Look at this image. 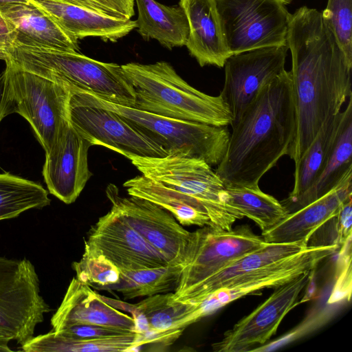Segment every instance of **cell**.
Instances as JSON below:
<instances>
[{"mask_svg":"<svg viewBox=\"0 0 352 352\" xmlns=\"http://www.w3.org/2000/svg\"><path fill=\"white\" fill-rule=\"evenodd\" d=\"M287 45L296 130L289 156L296 166L324 123L352 96L351 65L321 12L302 6L292 14Z\"/></svg>","mask_w":352,"mask_h":352,"instance_id":"cell-1","label":"cell"},{"mask_svg":"<svg viewBox=\"0 0 352 352\" xmlns=\"http://www.w3.org/2000/svg\"><path fill=\"white\" fill-rule=\"evenodd\" d=\"M225 155L215 170L226 187L256 186L283 155H289L296 118L290 71L263 86L231 123Z\"/></svg>","mask_w":352,"mask_h":352,"instance_id":"cell-2","label":"cell"},{"mask_svg":"<svg viewBox=\"0 0 352 352\" xmlns=\"http://www.w3.org/2000/svg\"><path fill=\"white\" fill-rule=\"evenodd\" d=\"M135 93L133 108L176 120L216 126L230 125L232 113L219 96L190 85L166 61L122 65Z\"/></svg>","mask_w":352,"mask_h":352,"instance_id":"cell-3","label":"cell"},{"mask_svg":"<svg viewBox=\"0 0 352 352\" xmlns=\"http://www.w3.org/2000/svg\"><path fill=\"white\" fill-rule=\"evenodd\" d=\"M6 63L104 100L133 107L135 93L122 65L94 60L76 52L13 43Z\"/></svg>","mask_w":352,"mask_h":352,"instance_id":"cell-4","label":"cell"},{"mask_svg":"<svg viewBox=\"0 0 352 352\" xmlns=\"http://www.w3.org/2000/svg\"><path fill=\"white\" fill-rule=\"evenodd\" d=\"M72 97L87 104L109 109L162 146L168 155L183 154L217 166L229 142L227 126L176 120L110 102L94 94L74 89Z\"/></svg>","mask_w":352,"mask_h":352,"instance_id":"cell-5","label":"cell"},{"mask_svg":"<svg viewBox=\"0 0 352 352\" xmlns=\"http://www.w3.org/2000/svg\"><path fill=\"white\" fill-rule=\"evenodd\" d=\"M129 160L143 175L192 197L204 208L212 225L229 230L244 216L227 202L223 181L204 160L183 154Z\"/></svg>","mask_w":352,"mask_h":352,"instance_id":"cell-6","label":"cell"},{"mask_svg":"<svg viewBox=\"0 0 352 352\" xmlns=\"http://www.w3.org/2000/svg\"><path fill=\"white\" fill-rule=\"evenodd\" d=\"M231 55L287 45L292 0H214Z\"/></svg>","mask_w":352,"mask_h":352,"instance_id":"cell-7","label":"cell"},{"mask_svg":"<svg viewBox=\"0 0 352 352\" xmlns=\"http://www.w3.org/2000/svg\"><path fill=\"white\" fill-rule=\"evenodd\" d=\"M14 113L31 125L45 153L69 124L73 91L67 86L6 62Z\"/></svg>","mask_w":352,"mask_h":352,"instance_id":"cell-8","label":"cell"},{"mask_svg":"<svg viewBox=\"0 0 352 352\" xmlns=\"http://www.w3.org/2000/svg\"><path fill=\"white\" fill-rule=\"evenodd\" d=\"M50 306L41 294L38 276L28 259L0 256V329L22 346L33 336Z\"/></svg>","mask_w":352,"mask_h":352,"instance_id":"cell-9","label":"cell"},{"mask_svg":"<svg viewBox=\"0 0 352 352\" xmlns=\"http://www.w3.org/2000/svg\"><path fill=\"white\" fill-rule=\"evenodd\" d=\"M267 243L248 225L229 230L206 226L192 232L187 257L177 287L171 292V300H177L230 262Z\"/></svg>","mask_w":352,"mask_h":352,"instance_id":"cell-10","label":"cell"},{"mask_svg":"<svg viewBox=\"0 0 352 352\" xmlns=\"http://www.w3.org/2000/svg\"><path fill=\"white\" fill-rule=\"evenodd\" d=\"M106 195L117 212L166 260L184 265L192 232L184 229L175 217L161 206L142 198L122 197L118 187L108 185Z\"/></svg>","mask_w":352,"mask_h":352,"instance_id":"cell-11","label":"cell"},{"mask_svg":"<svg viewBox=\"0 0 352 352\" xmlns=\"http://www.w3.org/2000/svg\"><path fill=\"white\" fill-rule=\"evenodd\" d=\"M314 271L306 272L275 288V291L250 314L223 333L212 344L216 352H245L266 344L281 321L296 305L302 289L308 285Z\"/></svg>","mask_w":352,"mask_h":352,"instance_id":"cell-12","label":"cell"},{"mask_svg":"<svg viewBox=\"0 0 352 352\" xmlns=\"http://www.w3.org/2000/svg\"><path fill=\"white\" fill-rule=\"evenodd\" d=\"M69 122L92 146L108 148L129 159L161 157L168 153L117 113L82 103L72 97Z\"/></svg>","mask_w":352,"mask_h":352,"instance_id":"cell-13","label":"cell"},{"mask_svg":"<svg viewBox=\"0 0 352 352\" xmlns=\"http://www.w3.org/2000/svg\"><path fill=\"white\" fill-rule=\"evenodd\" d=\"M287 45L232 54L224 64L225 78L219 94L236 120L260 89L285 70Z\"/></svg>","mask_w":352,"mask_h":352,"instance_id":"cell-14","label":"cell"},{"mask_svg":"<svg viewBox=\"0 0 352 352\" xmlns=\"http://www.w3.org/2000/svg\"><path fill=\"white\" fill-rule=\"evenodd\" d=\"M85 250L102 254L120 272L168 264L164 257L112 208L91 228L88 238L85 241Z\"/></svg>","mask_w":352,"mask_h":352,"instance_id":"cell-15","label":"cell"},{"mask_svg":"<svg viewBox=\"0 0 352 352\" xmlns=\"http://www.w3.org/2000/svg\"><path fill=\"white\" fill-rule=\"evenodd\" d=\"M91 146L69 123L45 153L43 175L47 189L66 204L76 200L92 175L87 160Z\"/></svg>","mask_w":352,"mask_h":352,"instance_id":"cell-16","label":"cell"},{"mask_svg":"<svg viewBox=\"0 0 352 352\" xmlns=\"http://www.w3.org/2000/svg\"><path fill=\"white\" fill-rule=\"evenodd\" d=\"M51 324L55 332L74 324H95L135 332L132 316L113 307L76 277L71 280L60 306L52 316Z\"/></svg>","mask_w":352,"mask_h":352,"instance_id":"cell-17","label":"cell"},{"mask_svg":"<svg viewBox=\"0 0 352 352\" xmlns=\"http://www.w3.org/2000/svg\"><path fill=\"white\" fill-rule=\"evenodd\" d=\"M48 15L72 37H98L116 42L136 29L135 21L111 16L93 9L56 0H27Z\"/></svg>","mask_w":352,"mask_h":352,"instance_id":"cell-18","label":"cell"},{"mask_svg":"<svg viewBox=\"0 0 352 352\" xmlns=\"http://www.w3.org/2000/svg\"><path fill=\"white\" fill-rule=\"evenodd\" d=\"M350 197H352V171L329 192L288 214L275 226L262 232L261 236L267 243L304 242L307 244L314 232L335 214L341 204Z\"/></svg>","mask_w":352,"mask_h":352,"instance_id":"cell-19","label":"cell"},{"mask_svg":"<svg viewBox=\"0 0 352 352\" xmlns=\"http://www.w3.org/2000/svg\"><path fill=\"white\" fill-rule=\"evenodd\" d=\"M189 26L186 46L201 67H223L230 54L214 0H180Z\"/></svg>","mask_w":352,"mask_h":352,"instance_id":"cell-20","label":"cell"},{"mask_svg":"<svg viewBox=\"0 0 352 352\" xmlns=\"http://www.w3.org/2000/svg\"><path fill=\"white\" fill-rule=\"evenodd\" d=\"M307 247V244L304 242L267 243L261 248L230 262L174 301L187 304L196 303L233 280L298 253Z\"/></svg>","mask_w":352,"mask_h":352,"instance_id":"cell-21","label":"cell"},{"mask_svg":"<svg viewBox=\"0 0 352 352\" xmlns=\"http://www.w3.org/2000/svg\"><path fill=\"white\" fill-rule=\"evenodd\" d=\"M0 12L14 32V43L79 52L78 40L31 3L10 5Z\"/></svg>","mask_w":352,"mask_h":352,"instance_id":"cell-22","label":"cell"},{"mask_svg":"<svg viewBox=\"0 0 352 352\" xmlns=\"http://www.w3.org/2000/svg\"><path fill=\"white\" fill-rule=\"evenodd\" d=\"M352 171V96L341 111L336 137L326 164L311 187L293 203L284 206L292 213L322 197Z\"/></svg>","mask_w":352,"mask_h":352,"instance_id":"cell-23","label":"cell"},{"mask_svg":"<svg viewBox=\"0 0 352 352\" xmlns=\"http://www.w3.org/2000/svg\"><path fill=\"white\" fill-rule=\"evenodd\" d=\"M134 1L138 9L136 29L144 40H156L169 50L186 45L189 26L180 5L168 6L155 0Z\"/></svg>","mask_w":352,"mask_h":352,"instance_id":"cell-24","label":"cell"},{"mask_svg":"<svg viewBox=\"0 0 352 352\" xmlns=\"http://www.w3.org/2000/svg\"><path fill=\"white\" fill-rule=\"evenodd\" d=\"M129 195L148 200L170 212L182 226H211L203 206L197 200L144 175L126 181Z\"/></svg>","mask_w":352,"mask_h":352,"instance_id":"cell-25","label":"cell"},{"mask_svg":"<svg viewBox=\"0 0 352 352\" xmlns=\"http://www.w3.org/2000/svg\"><path fill=\"white\" fill-rule=\"evenodd\" d=\"M138 333L131 332L98 338H76L55 333L53 330L32 337L21 346L25 352H109L129 351L138 348Z\"/></svg>","mask_w":352,"mask_h":352,"instance_id":"cell-26","label":"cell"},{"mask_svg":"<svg viewBox=\"0 0 352 352\" xmlns=\"http://www.w3.org/2000/svg\"><path fill=\"white\" fill-rule=\"evenodd\" d=\"M341 111L320 129L305 154L295 166L294 186L289 197L280 201L286 206L299 198L314 184L322 171L336 137Z\"/></svg>","mask_w":352,"mask_h":352,"instance_id":"cell-27","label":"cell"},{"mask_svg":"<svg viewBox=\"0 0 352 352\" xmlns=\"http://www.w3.org/2000/svg\"><path fill=\"white\" fill-rule=\"evenodd\" d=\"M182 266L167 264L130 272H120L118 283L101 290H116L125 299L150 296L173 292L178 283Z\"/></svg>","mask_w":352,"mask_h":352,"instance_id":"cell-28","label":"cell"},{"mask_svg":"<svg viewBox=\"0 0 352 352\" xmlns=\"http://www.w3.org/2000/svg\"><path fill=\"white\" fill-rule=\"evenodd\" d=\"M227 202L254 221L262 232L271 229L288 214L280 201L263 192L259 186L226 187Z\"/></svg>","mask_w":352,"mask_h":352,"instance_id":"cell-29","label":"cell"},{"mask_svg":"<svg viewBox=\"0 0 352 352\" xmlns=\"http://www.w3.org/2000/svg\"><path fill=\"white\" fill-rule=\"evenodd\" d=\"M47 191L38 183L9 173H0V221L50 204Z\"/></svg>","mask_w":352,"mask_h":352,"instance_id":"cell-30","label":"cell"},{"mask_svg":"<svg viewBox=\"0 0 352 352\" xmlns=\"http://www.w3.org/2000/svg\"><path fill=\"white\" fill-rule=\"evenodd\" d=\"M171 292L158 294L133 305L135 310L146 320L149 331L164 332L185 329L184 323L190 311V305L172 300Z\"/></svg>","mask_w":352,"mask_h":352,"instance_id":"cell-31","label":"cell"},{"mask_svg":"<svg viewBox=\"0 0 352 352\" xmlns=\"http://www.w3.org/2000/svg\"><path fill=\"white\" fill-rule=\"evenodd\" d=\"M76 278L98 290L120 280L119 269L102 254L84 251L79 261L72 264Z\"/></svg>","mask_w":352,"mask_h":352,"instance_id":"cell-32","label":"cell"},{"mask_svg":"<svg viewBox=\"0 0 352 352\" xmlns=\"http://www.w3.org/2000/svg\"><path fill=\"white\" fill-rule=\"evenodd\" d=\"M352 236V197L337 212L318 228L309 239L308 246L337 245L340 248Z\"/></svg>","mask_w":352,"mask_h":352,"instance_id":"cell-33","label":"cell"},{"mask_svg":"<svg viewBox=\"0 0 352 352\" xmlns=\"http://www.w3.org/2000/svg\"><path fill=\"white\" fill-rule=\"evenodd\" d=\"M321 14L352 65V0H328Z\"/></svg>","mask_w":352,"mask_h":352,"instance_id":"cell-34","label":"cell"},{"mask_svg":"<svg viewBox=\"0 0 352 352\" xmlns=\"http://www.w3.org/2000/svg\"><path fill=\"white\" fill-rule=\"evenodd\" d=\"M337 266L336 280L328 300L330 305L347 299L351 296V238L341 247Z\"/></svg>","mask_w":352,"mask_h":352,"instance_id":"cell-35","label":"cell"},{"mask_svg":"<svg viewBox=\"0 0 352 352\" xmlns=\"http://www.w3.org/2000/svg\"><path fill=\"white\" fill-rule=\"evenodd\" d=\"M332 309H323L315 312L308 318L305 320L302 323L292 329L286 335L277 339L272 342L265 344L264 345L253 349L252 351H268L274 350L284 344L293 342L307 333L315 331L326 324L331 318L333 314Z\"/></svg>","mask_w":352,"mask_h":352,"instance_id":"cell-36","label":"cell"},{"mask_svg":"<svg viewBox=\"0 0 352 352\" xmlns=\"http://www.w3.org/2000/svg\"><path fill=\"white\" fill-rule=\"evenodd\" d=\"M55 333L76 338H98L131 332L95 324H74Z\"/></svg>","mask_w":352,"mask_h":352,"instance_id":"cell-37","label":"cell"},{"mask_svg":"<svg viewBox=\"0 0 352 352\" xmlns=\"http://www.w3.org/2000/svg\"><path fill=\"white\" fill-rule=\"evenodd\" d=\"M14 113L9 76L6 69L0 74V122L8 115Z\"/></svg>","mask_w":352,"mask_h":352,"instance_id":"cell-38","label":"cell"},{"mask_svg":"<svg viewBox=\"0 0 352 352\" xmlns=\"http://www.w3.org/2000/svg\"><path fill=\"white\" fill-rule=\"evenodd\" d=\"M84 6L111 16L124 18L110 0H56ZM125 19V18H124Z\"/></svg>","mask_w":352,"mask_h":352,"instance_id":"cell-39","label":"cell"},{"mask_svg":"<svg viewBox=\"0 0 352 352\" xmlns=\"http://www.w3.org/2000/svg\"><path fill=\"white\" fill-rule=\"evenodd\" d=\"M14 41V32L10 23L0 12V46L8 49Z\"/></svg>","mask_w":352,"mask_h":352,"instance_id":"cell-40","label":"cell"},{"mask_svg":"<svg viewBox=\"0 0 352 352\" xmlns=\"http://www.w3.org/2000/svg\"><path fill=\"white\" fill-rule=\"evenodd\" d=\"M125 19H131L135 14L134 0H110Z\"/></svg>","mask_w":352,"mask_h":352,"instance_id":"cell-41","label":"cell"},{"mask_svg":"<svg viewBox=\"0 0 352 352\" xmlns=\"http://www.w3.org/2000/svg\"><path fill=\"white\" fill-rule=\"evenodd\" d=\"M27 3H28L27 0H0V10L7 8L10 5Z\"/></svg>","mask_w":352,"mask_h":352,"instance_id":"cell-42","label":"cell"},{"mask_svg":"<svg viewBox=\"0 0 352 352\" xmlns=\"http://www.w3.org/2000/svg\"><path fill=\"white\" fill-rule=\"evenodd\" d=\"M11 341L7 338H0V352L11 351L9 347V342Z\"/></svg>","mask_w":352,"mask_h":352,"instance_id":"cell-43","label":"cell"},{"mask_svg":"<svg viewBox=\"0 0 352 352\" xmlns=\"http://www.w3.org/2000/svg\"><path fill=\"white\" fill-rule=\"evenodd\" d=\"M6 47L0 46V59L6 60L7 58Z\"/></svg>","mask_w":352,"mask_h":352,"instance_id":"cell-44","label":"cell"},{"mask_svg":"<svg viewBox=\"0 0 352 352\" xmlns=\"http://www.w3.org/2000/svg\"><path fill=\"white\" fill-rule=\"evenodd\" d=\"M0 338H8L3 332L0 329Z\"/></svg>","mask_w":352,"mask_h":352,"instance_id":"cell-45","label":"cell"}]
</instances>
